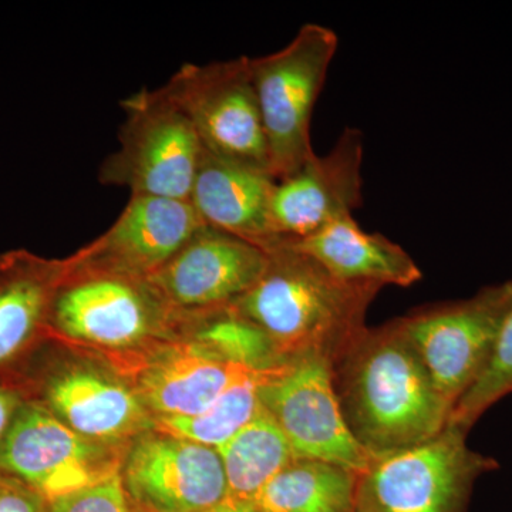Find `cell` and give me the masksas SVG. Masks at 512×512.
Masks as SVG:
<instances>
[{
    "instance_id": "1",
    "label": "cell",
    "mask_w": 512,
    "mask_h": 512,
    "mask_svg": "<svg viewBox=\"0 0 512 512\" xmlns=\"http://www.w3.org/2000/svg\"><path fill=\"white\" fill-rule=\"evenodd\" d=\"M332 380L350 433L373 458L434 439L453 413L399 319L363 330L332 366Z\"/></svg>"
},
{
    "instance_id": "2",
    "label": "cell",
    "mask_w": 512,
    "mask_h": 512,
    "mask_svg": "<svg viewBox=\"0 0 512 512\" xmlns=\"http://www.w3.org/2000/svg\"><path fill=\"white\" fill-rule=\"evenodd\" d=\"M266 252L264 274L232 308L268 336L284 365H335L367 328V309L382 288L340 281L281 241Z\"/></svg>"
},
{
    "instance_id": "3",
    "label": "cell",
    "mask_w": 512,
    "mask_h": 512,
    "mask_svg": "<svg viewBox=\"0 0 512 512\" xmlns=\"http://www.w3.org/2000/svg\"><path fill=\"white\" fill-rule=\"evenodd\" d=\"M338 45L332 29L308 23L284 49L249 59L275 180L296 173L315 156L312 113Z\"/></svg>"
},
{
    "instance_id": "4",
    "label": "cell",
    "mask_w": 512,
    "mask_h": 512,
    "mask_svg": "<svg viewBox=\"0 0 512 512\" xmlns=\"http://www.w3.org/2000/svg\"><path fill=\"white\" fill-rule=\"evenodd\" d=\"M467 434L447 424L426 443L373 458L357 476L356 512H466L474 483L498 468Z\"/></svg>"
},
{
    "instance_id": "5",
    "label": "cell",
    "mask_w": 512,
    "mask_h": 512,
    "mask_svg": "<svg viewBox=\"0 0 512 512\" xmlns=\"http://www.w3.org/2000/svg\"><path fill=\"white\" fill-rule=\"evenodd\" d=\"M174 316L148 278L80 252L64 265L47 323L67 338L127 348Z\"/></svg>"
},
{
    "instance_id": "6",
    "label": "cell",
    "mask_w": 512,
    "mask_h": 512,
    "mask_svg": "<svg viewBox=\"0 0 512 512\" xmlns=\"http://www.w3.org/2000/svg\"><path fill=\"white\" fill-rule=\"evenodd\" d=\"M121 107L120 147L101 164L100 183L126 187L131 195L190 201L204 151L190 120L163 87L140 90Z\"/></svg>"
},
{
    "instance_id": "7",
    "label": "cell",
    "mask_w": 512,
    "mask_h": 512,
    "mask_svg": "<svg viewBox=\"0 0 512 512\" xmlns=\"http://www.w3.org/2000/svg\"><path fill=\"white\" fill-rule=\"evenodd\" d=\"M163 89L190 120L204 151L272 174L248 57L184 64Z\"/></svg>"
},
{
    "instance_id": "8",
    "label": "cell",
    "mask_w": 512,
    "mask_h": 512,
    "mask_svg": "<svg viewBox=\"0 0 512 512\" xmlns=\"http://www.w3.org/2000/svg\"><path fill=\"white\" fill-rule=\"evenodd\" d=\"M511 305L512 281H507L485 286L463 301L427 306L397 318L453 409L483 375Z\"/></svg>"
},
{
    "instance_id": "9",
    "label": "cell",
    "mask_w": 512,
    "mask_h": 512,
    "mask_svg": "<svg viewBox=\"0 0 512 512\" xmlns=\"http://www.w3.org/2000/svg\"><path fill=\"white\" fill-rule=\"evenodd\" d=\"M259 400L296 457L346 468L357 476L372 463L343 419L328 363L302 360L279 367L262 380Z\"/></svg>"
},
{
    "instance_id": "10",
    "label": "cell",
    "mask_w": 512,
    "mask_h": 512,
    "mask_svg": "<svg viewBox=\"0 0 512 512\" xmlns=\"http://www.w3.org/2000/svg\"><path fill=\"white\" fill-rule=\"evenodd\" d=\"M121 480L133 512H212L227 494L217 448L161 431L136 441Z\"/></svg>"
},
{
    "instance_id": "11",
    "label": "cell",
    "mask_w": 512,
    "mask_h": 512,
    "mask_svg": "<svg viewBox=\"0 0 512 512\" xmlns=\"http://www.w3.org/2000/svg\"><path fill=\"white\" fill-rule=\"evenodd\" d=\"M0 471L52 503L119 471L93 441L39 406L20 407L0 443Z\"/></svg>"
},
{
    "instance_id": "12",
    "label": "cell",
    "mask_w": 512,
    "mask_h": 512,
    "mask_svg": "<svg viewBox=\"0 0 512 512\" xmlns=\"http://www.w3.org/2000/svg\"><path fill=\"white\" fill-rule=\"evenodd\" d=\"M268 262L265 249L204 225L148 281L174 313L210 311L242 298Z\"/></svg>"
},
{
    "instance_id": "13",
    "label": "cell",
    "mask_w": 512,
    "mask_h": 512,
    "mask_svg": "<svg viewBox=\"0 0 512 512\" xmlns=\"http://www.w3.org/2000/svg\"><path fill=\"white\" fill-rule=\"evenodd\" d=\"M363 134L346 128L325 156H313L289 177L276 180L272 231L276 239H301L350 217L362 207Z\"/></svg>"
},
{
    "instance_id": "14",
    "label": "cell",
    "mask_w": 512,
    "mask_h": 512,
    "mask_svg": "<svg viewBox=\"0 0 512 512\" xmlns=\"http://www.w3.org/2000/svg\"><path fill=\"white\" fill-rule=\"evenodd\" d=\"M190 201L131 195L120 217L84 254L148 278L204 227Z\"/></svg>"
},
{
    "instance_id": "15",
    "label": "cell",
    "mask_w": 512,
    "mask_h": 512,
    "mask_svg": "<svg viewBox=\"0 0 512 512\" xmlns=\"http://www.w3.org/2000/svg\"><path fill=\"white\" fill-rule=\"evenodd\" d=\"M275 184L268 171L221 160L202 151L190 202L208 227L268 251L278 242L271 220Z\"/></svg>"
},
{
    "instance_id": "16",
    "label": "cell",
    "mask_w": 512,
    "mask_h": 512,
    "mask_svg": "<svg viewBox=\"0 0 512 512\" xmlns=\"http://www.w3.org/2000/svg\"><path fill=\"white\" fill-rule=\"evenodd\" d=\"M349 284L412 286L423 274L412 256L382 234H369L353 215L301 239H279Z\"/></svg>"
},
{
    "instance_id": "17",
    "label": "cell",
    "mask_w": 512,
    "mask_h": 512,
    "mask_svg": "<svg viewBox=\"0 0 512 512\" xmlns=\"http://www.w3.org/2000/svg\"><path fill=\"white\" fill-rule=\"evenodd\" d=\"M252 370L232 365L197 340L171 346L144 369L140 399L160 419L191 417ZM268 373V372H266Z\"/></svg>"
},
{
    "instance_id": "18",
    "label": "cell",
    "mask_w": 512,
    "mask_h": 512,
    "mask_svg": "<svg viewBox=\"0 0 512 512\" xmlns=\"http://www.w3.org/2000/svg\"><path fill=\"white\" fill-rule=\"evenodd\" d=\"M50 412L86 439L116 440L147 424L143 400L124 384L86 367H73L47 384Z\"/></svg>"
},
{
    "instance_id": "19",
    "label": "cell",
    "mask_w": 512,
    "mask_h": 512,
    "mask_svg": "<svg viewBox=\"0 0 512 512\" xmlns=\"http://www.w3.org/2000/svg\"><path fill=\"white\" fill-rule=\"evenodd\" d=\"M64 265L26 251L0 258V365L18 355L49 319Z\"/></svg>"
},
{
    "instance_id": "20",
    "label": "cell",
    "mask_w": 512,
    "mask_h": 512,
    "mask_svg": "<svg viewBox=\"0 0 512 512\" xmlns=\"http://www.w3.org/2000/svg\"><path fill=\"white\" fill-rule=\"evenodd\" d=\"M357 474L318 460L296 458L251 503L212 512H356Z\"/></svg>"
},
{
    "instance_id": "21",
    "label": "cell",
    "mask_w": 512,
    "mask_h": 512,
    "mask_svg": "<svg viewBox=\"0 0 512 512\" xmlns=\"http://www.w3.org/2000/svg\"><path fill=\"white\" fill-rule=\"evenodd\" d=\"M217 450L227 480L222 501L227 507L251 503L279 471L298 458L262 404L255 419Z\"/></svg>"
},
{
    "instance_id": "22",
    "label": "cell",
    "mask_w": 512,
    "mask_h": 512,
    "mask_svg": "<svg viewBox=\"0 0 512 512\" xmlns=\"http://www.w3.org/2000/svg\"><path fill=\"white\" fill-rule=\"evenodd\" d=\"M268 373L242 376L200 414L158 419V431L202 446L220 448L251 423L261 410L259 386Z\"/></svg>"
},
{
    "instance_id": "23",
    "label": "cell",
    "mask_w": 512,
    "mask_h": 512,
    "mask_svg": "<svg viewBox=\"0 0 512 512\" xmlns=\"http://www.w3.org/2000/svg\"><path fill=\"white\" fill-rule=\"evenodd\" d=\"M195 313L201 320L194 340L232 365L258 373L286 366L268 336L231 305Z\"/></svg>"
},
{
    "instance_id": "24",
    "label": "cell",
    "mask_w": 512,
    "mask_h": 512,
    "mask_svg": "<svg viewBox=\"0 0 512 512\" xmlns=\"http://www.w3.org/2000/svg\"><path fill=\"white\" fill-rule=\"evenodd\" d=\"M512 393V305L503 320L483 375L454 406L448 424L470 431L495 403Z\"/></svg>"
},
{
    "instance_id": "25",
    "label": "cell",
    "mask_w": 512,
    "mask_h": 512,
    "mask_svg": "<svg viewBox=\"0 0 512 512\" xmlns=\"http://www.w3.org/2000/svg\"><path fill=\"white\" fill-rule=\"evenodd\" d=\"M47 512H133L120 471L89 487L57 498Z\"/></svg>"
},
{
    "instance_id": "26",
    "label": "cell",
    "mask_w": 512,
    "mask_h": 512,
    "mask_svg": "<svg viewBox=\"0 0 512 512\" xmlns=\"http://www.w3.org/2000/svg\"><path fill=\"white\" fill-rule=\"evenodd\" d=\"M49 504L28 485L0 471V512H47Z\"/></svg>"
},
{
    "instance_id": "27",
    "label": "cell",
    "mask_w": 512,
    "mask_h": 512,
    "mask_svg": "<svg viewBox=\"0 0 512 512\" xmlns=\"http://www.w3.org/2000/svg\"><path fill=\"white\" fill-rule=\"evenodd\" d=\"M19 409V394L0 387V443H2L6 433H8L10 424H12Z\"/></svg>"
}]
</instances>
